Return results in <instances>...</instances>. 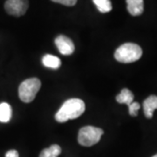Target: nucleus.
I'll return each instance as SVG.
<instances>
[{"label": "nucleus", "instance_id": "nucleus-1", "mask_svg": "<svg viewBox=\"0 0 157 157\" xmlns=\"http://www.w3.org/2000/svg\"><path fill=\"white\" fill-rule=\"evenodd\" d=\"M86 106L80 99H69L62 105L60 109L55 114L58 122H66L69 120L79 117L85 112Z\"/></svg>", "mask_w": 157, "mask_h": 157}, {"label": "nucleus", "instance_id": "nucleus-2", "mask_svg": "<svg viewBox=\"0 0 157 157\" xmlns=\"http://www.w3.org/2000/svg\"><path fill=\"white\" fill-rule=\"evenodd\" d=\"M142 55V50L140 46L134 43H125L118 47L115 51L114 58L121 63H133L140 59Z\"/></svg>", "mask_w": 157, "mask_h": 157}, {"label": "nucleus", "instance_id": "nucleus-3", "mask_svg": "<svg viewBox=\"0 0 157 157\" xmlns=\"http://www.w3.org/2000/svg\"><path fill=\"white\" fill-rule=\"evenodd\" d=\"M41 87V82L39 78H30L24 80L19 86V99L25 103H30L33 101Z\"/></svg>", "mask_w": 157, "mask_h": 157}, {"label": "nucleus", "instance_id": "nucleus-4", "mask_svg": "<svg viewBox=\"0 0 157 157\" xmlns=\"http://www.w3.org/2000/svg\"><path fill=\"white\" fill-rule=\"evenodd\" d=\"M103 133V130L99 128L92 126L84 127L78 132V143L84 147L94 146L100 141Z\"/></svg>", "mask_w": 157, "mask_h": 157}, {"label": "nucleus", "instance_id": "nucleus-5", "mask_svg": "<svg viewBox=\"0 0 157 157\" xmlns=\"http://www.w3.org/2000/svg\"><path fill=\"white\" fill-rule=\"evenodd\" d=\"M28 6V0H7L5 4V9L8 14L20 17L25 15Z\"/></svg>", "mask_w": 157, "mask_h": 157}, {"label": "nucleus", "instance_id": "nucleus-6", "mask_svg": "<svg viewBox=\"0 0 157 157\" xmlns=\"http://www.w3.org/2000/svg\"><path fill=\"white\" fill-rule=\"evenodd\" d=\"M55 45L58 47L59 52L66 56L73 54L75 49L73 41L64 35H59L55 39Z\"/></svg>", "mask_w": 157, "mask_h": 157}, {"label": "nucleus", "instance_id": "nucleus-7", "mask_svg": "<svg viewBox=\"0 0 157 157\" xmlns=\"http://www.w3.org/2000/svg\"><path fill=\"white\" fill-rule=\"evenodd\" d=\"M155 109H157V96L150 95L143 101V111L145 116L147 119H151Z\"/></svg>", "mask_w": 157, "mask_h": 157}, {"label": "nucleus", "instance_id": "nucleus-8", "mask_svg": "<svg viewBox=\"0 0 157 157\" xmlns=\"http://www.w3.org/2000/svg\"><path fill=\"white\" fill-rule=\"evenodd\" d=\"M128 11L132 16H139L144 11L143 0H127Z\"/></svg>", "mask_w": 157, "mask_h": 157}, {"label": "nucleus", "instance_id": "nucleus-9", "mask_svg": "<svg viewBox=\"0 0 157 157\" xmlns=\"http://www.w3.org/2000/svg\"><path fill=\"white\" fill-rule=\"evenodd\" d=\"M42 63L45 67L52 68V69H58L61 66V60L56 56L46 54L42 59Z\"/></svg>", "mask_w": 157, "mask_h": 157}, {"label": "nucleus", "instance_id": "nucleus-10", "mask_svg": "<svg viewBox=\"0 0 157 157\" xmlns=\"http://www.w3.org/2000/svg\"><path fill=\"white\" fill-rule=\"evenodd\" d=\"M116 101L121 104H127L128 106L132 102H134V94L129 89L124 88L116 96Z\"/></svg>", "mask_w": 157, "mask_h": 157}, {"label": "nucleus", "instance_id": "nucleus-11", "mask_svg": "<svg viewBox=\"0 0 157 157\" xmlns=\"http://www.w3.org/2000/svg\"><path fill=\"white\" fill-rule=\"evenodd\" d=\"M12 115V109L11 107L6 102L0 104V121L1 122H8L11 120Z\"/></svg>", "mask_w": 157, "mask_h": 157}, {"label": "nucleus", "instance_id": "nucleus-12", "mask_svg": "<svg viewBox=\"0 0 157 157\" xmlns=\"http://www.w3.org/2000/svg\"><path fill=\"white\" fill-rule=\"evenodd\" d=\"M60 153L61 147L57 144H54L47 148L43 149L39 155V157H58L60 155Z\"/></svg>", "mask_w": 157, "mask_h": 157}, {"label": "nucleus", "instance_id": "nucleus-13", "mask_svg": "<svg viewBox=\"0 0 157 157\" xmlns=\"http://www.w3.org/2000/svg\"><path fill=\"white\" fill-rule=\"evenodd\" d=\"M93 2L101 13H107L112 10V4L110 0H93Z\"/></svg>", "mask_w": 157, "mask_h": 157}, {"label": "nucleus", "instance_id": "nucleus-14", "mask_svg": "<svg viewBox=\"0 0 157 157\" xmlns=\"http://www.w3.org/2000/svg\"><path fill=\"white\" fill-rule=\"evenodd\" d=\"M140 104L138 102H132L130 105H128L129 114L131 116H137L138 114V110L140 109Z\"/></svg>", "mask_w": 157, "mask_h": 157}, {"label": "nucleus", "instance_id": "nucleus-15", "mask_svg": "<svg viewBox=\"0 0 157 157\" xmlns=\"http://www.w3.org/2000/svg\"><path fill=\"white\" fill-rule=\"evenodd\" d=\"M51 1L67 6H75L77 3V0H51Z\"/></svg>", "mask_w": 157, "mask_h": 157}, {"label": "nucleus", "instance_id": "nucleus-16", "mask_svg": "<svg viewBox=\"0 0 157 157\" xmlns=\"http://www.w3.org/2000/svg\"><path fill=\"white\" fill-rule=\"evenodd\" d=\"M6 157H19V155H18V152L17 150L11 149V150H9L6 153Z\"/></svg>", "mask_w": 157, "mask_h": 157}, {"label": "nucleus", "instance_id": "nucleus-17", "mask_svg": "<svg viewBox=\"0 0 157 157\" xmlns=\"http://www.w3.org/2000/svg\"><path fill=\"white\" fill-rule=\"evenodd\" d=\"M152 157H157V154H156V155H155L154 156H152Z\"/></svg>", "mask_w": 157, "mask_h": 157}]
</instances>
